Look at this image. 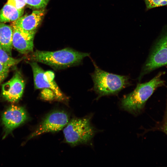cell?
Wrapping results in <instances>:
<instances>
[{
    "label": "cell",
    "mask_w": 167,
    "mask_h": 167,
    "mask_svg": "<svg viewBox=\"0 0 167 167\" xmlns=\"http://www.w3.org/2000/svg\"><path fill=\"white\" fill-rule=\"evenodd\" d=\"M165 72H159L148 82L138 83L131 92L123 96L120 102L122 109L137 116L143 111L146 101L158 88L165 85L161 79Z\"/></svg>",
    "instance_id": "obj_1"
},
{
    "label": "cell",
    "mask_w": 167,
    "mask_h": 167,
    "mask_svg": "<svg viewBox=\"0 0 167 167\" xmlns=\"http://www.w3.org/2000/svg\"><path fill=\"white\" fill-rule=\"evenodd\" d=\"M28 58L32 61L48 65L55 70L64 69L77 65L90 54L66 48L54 51L36 50L29 54Z\"/></svg>",
    "instance_id": "obj_2"
},
{
    "label": "cell",
    "mask_w": 167,
    "mask_h": 167,
    "mask_svg": "<svg viewBox=\"0 0 167 167\" xmlns=\"http://www.w3.org/2000/svg\"><path fill=\"white\" fill-rule=\"evenodd\" d=\"M94 66L91 74L93 82L92 90L97 95L96 99L110 95H116L124 88L131 85L129 76L109 73L101 69L92 60Z\"/></svg>",
    "instance_id": "obj_3"
},
{
    "label": "cell",
    "mask_w": 167,
    "mask_h": 167,
    "mask_svg": "<svg viewBox=\"0 0 167 167\" xmlns=\"http://www.w3.org/2000/svg\"><path fill=\"white\" fill-rule=\"evenodd\" d=\"M91 118L90 116L76 118L69 121L63 131L66 142L72 146L89 142L96 132Z\"/></svg>",
    "instance_id": "obj_4"
},
{
    "label": "cell",
    "mask_w": 167,
    "mask_h": 167,
    "mask_svg": "<svg viewBox=\"0 0 167 167\" xmlns=\"http://www.w3.org/2000/svg\"><path fill=\"white\" fill-rule=\"evenodd\" d=\"M167 66V32L162 34L154 44L144 64L138 80L153 71Z\"/></svg>",
    "instance_id": "obj_5"
},
{
    "label": "cell",
    "mask_w": 167,
    "mask_h": 167,
    "mask_svg": "<svg viewBox=\"0 0 167 167\" xmlns=\"http://www.w3.org/2000/svg\"><path fill=\"white\" fill-rule=\"evenodd\" d=\"M69 121L67 113L61 110L54 111L47 114L42 121L28 139L48 132H55L62 129Z\"/></svg>",
    "instance_id": "obj_6"
},
{
    "label": "cell",
    "mask_w": 167,
    "mask_h": 167,
    "mask_svg": "<svg viewBox=\"0 0 167 167\" xmlns=\"http://www.w3.org/2000/svg\"><path fill=\"white\" fill-rule=\"evenodd\" d=\"M25 109L21 106L12 105L3 113L2 121L5 131V138L12 131L28 119Z\"/></svg>",
    "instance_id": "obj_7"
},
{
    "label": "cell",
    "mask_w": 167,
    "mask_h": 167,
    "mask_svg": "<svg viewBox=\"0 0 167 167\" xmlns=\"http://www.w3.org/2000/svg\"><path fill=\"white\" fill-rule=\"evenodd\" d=\"M25 85V82L21 73L17 71L10 80L2 85L3 97L11 102L18 101L22 96Z\"/></svg>",
    "instance_id": "obj_8"
},
{
    "label": "cell",
    "mask_w": 167,
    "mask_h": 167,
    "mask_svg": "<svg viewBox=\"0 0 167 167\" xmlns=\"http://www.w3.org/2000/svg\"><path fill=\"white\" fill-rule=\"evenodd\" d=\"M31 67L34 78V88L49 89L55 93L56 99L59 101H64L65 96L61 91L54 81H51L47 77L44 71L37 62L34 61L27 62Z\"/></svg>",
    "instance_id": "obj_9"
},
{
    "label": "cell",
    "mask_w": 167,
    "mask_h": 167,
    "mask_svg": "<svg viewBox=\"0 0 167 167\" xmlns=\"http://www.w3.org/2000/svg\"><path fill=\"white\" fill-rule=\"evenodd\" d=\"M12 28L13 47L22 54H28L32 52L36 31H28L15 27Z\"/></svg>",
    "instance_id": "obj_10"
},
{
    "label": "cell",
    "mask_w": 167,
    "mask_h": 167,
    "mask_svg": "<svg viewBox=\"0 0 167 167\" xmlns=\"http://www.w3.org/2000/svg\"><path fill=\"white\" fill-rule=\"evenodd\" d=\"M45 9H37L30 14L22 16L18 19L13 22L12 27H15L24 30L36 31L45 15Z\"/></svg>",
    "instance_id": "obj_11"
},
{
    "label": "cell",
    "mask_w": 167,
    "mask_h": 167,
    "mask_svg": "<svg viewBox=\"0 0 167 167\" xmlns=\"http://www.w3.org/2000/svg\"><path fill=\"white\" fill-rule=\"evenodd\" d=\"M13 29L11 26L0 22V48L12 56Z\"/></svg>",
    "instance_id": "obj_12"
},
{
    "label": "cell",
    "mask_w": 167,
    "mask_h": 167,
    "mask_svg": "<svg viewBox=\"0 0 167 167\" xmlns=\"http://www.w3.org/2000/svg\"><path fill=\"white\" fill-rule=\"evenodd\" d=\"M24 9H18L6 3L0 11V22H14L22 16Z\"/></svg>",
    "instance_id": "obj_13"
},
{
    "label": "cell",
    "mask_w": 167,
    "mask_h": 167,
    "mask_svg": "<svg viewBox=\"0 0 167 167\" xmlns=\"http://www.w3.org/2000/svg\"><path fill=\"white\" fill-rule=\"evenodd\" d=\"M25 58L24 57L15 59L10 56L6 52L0 48V62L11 67L15 66Z\"/></svg>",
    "instance_id": "obj_14"
},
{
    "label": "cell",
    "mask_w": 167,
    "mask_h": 167,
    "mask_svg": "<svg viewBox=\"0 0 167 167\" xmlns=\"http://www.w3.org/2000/svg\"><path fill=\"white\" fill-rule=\"evenodd\" d=\"M50 0H26V4L36 9H45Z\"/></svg>",
    "instance_id": "obj_15"
},
{
    "label": "cell",
    "mask_w": 167,
    "mask_h": 167,
    "mask_svg": "<svg viewBox=\"0 0 167 167\" xmlns=\"http://www.w3.org/2000/svg\"><path fill=\"white\" fill-rule=\"evenodd\" d=\"M146 9L148 10L154 8L167 5V0H144Z\"/></svg>",
    "instance_id": "obj_16"
},
{
    "label": "cell",
    "mask_w": 167,
    "mask_h": 167,
    "mask_svg": "<svg viewBox=\"0 0 167 167\" xmlns=\"http://www.w3.org/2000/svg\"><path fill=\"white\" fill-rule=\"evenodd\" d=\"M11 67L0 62V84L8 76Z\"/></svg>",
    "instance_id": "obj_17"
},
{
    "label": "cell",
    "mask_w": 167,
    "mask_h": 167,
    "mask_svg": "<svg viewBox=\"0 0 167 167\" xmlns=\"http://www.w3.org/2000/svg\"><path fill=\"white\" fill-rule=\"evenodd\" d=\"M7 3L18 9H23L26 4V0H8Z\"/></svg>",
    "instance_id": "obj_18"
},
{
    "label": "cell",
    "mask_w": 167,
    "mask_h": 167,
    "mask_svg": "<svg viewBox=\"0 0 167 167\" xmlns=\"http://www.w3.org/2000/svg\"><path fill=\"white\" fill-rule=\"evenodd\" d=\"M41 92V97L44 100H52L55 98L56 99V96L54 92L52 90L46 89Z\"/></svg>",
    "instance_id": "obj_19"
},
{
    "label": "cell",
    "mask_w": 167,
    "mask_h": 167,
    "mask_svg": "<svg viewBox=\"0 0 167 167\" xmlns=\"http://www.w3.org/2000/svg\"><path fill=\"white\" fill-rule=\"evenodd\" d=\"M160 128L161 130L167 135V105L164 120Z\"/></svg>",
    "instance_id": "obj_20"
}]
</instances>
